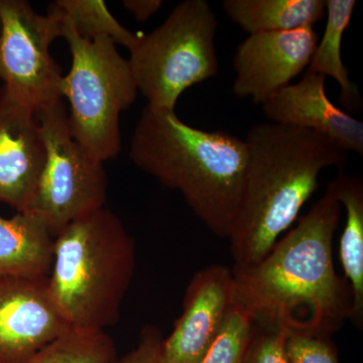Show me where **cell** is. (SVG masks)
<instances>
[{"label":"cell","instance_id":"obj_1","mask_svg":"<svg viewBox=\"0 0 363 363\" xmlns=\"http://www.w3.org/2000/svg\"><path fill=\"white\" fill-rule=\"evenodd\" d=\"M340 202L323 196L255 266L233 269L234 302L253 324L290 334L331 336L352 315V291L334 266Z\"/></svg>","mask_w":363,"mask_h":363},{"label":"cell","instance_id":"obj_2","mask_svg":"<svg viewBox=\"0 0 363 363\" xmlns=\"http://www.w3.org/2000/svg\"><path fill=\"white\" fill-rule=\"evenodd\" d=\"M248 164L240 206L227 235L233 269L271 252L316 192L322 171L344 167L347 152L316 131L264 123L245 138Z\"/></svg>","mask_w":363,"mask_h":363},{"label":"cell","instance_id":"obj_3","mask_svg":"<svg viewBox=\"0 0 363 363\" xmlns=\"http://www.w3.org/2000/svg\"><path fill=\"white\" fill-rule=\"evenodd\" d=\"M130 157L164 187L179 191L209 230L227 238L247 175L245 140L193 128L176 111L145 105L131 138Z\"/></svg>","mask_w":363,"mask_h":363},{"label":"cell","instance_id":"obj_4","mask_svg":"<svg viewBox=\"0 0 363 363\" xmlns=\"http://www.w3.org/2000/svg\"><path fill=\"white\" fill-rule=\"evenodd\" d=\"M135 269V241L119 217L101 208L55 238L50 292L71 328L105 331L118 321Z\"/></svg>","mask_w":363,"mask_h":363},{"label":"cell","instance_id":"obj_5","mask_svg":"<svg viewBox=\"0 0 363 363\" xmlns=\"http://www.w3.org/2000/svg\"><path fill=\"white\" fill-rule=\"evenodd\" d=\"M61 20L62 38L72 56L62 83V96L70 105L71 135L97 161L116 159L121 150L119 117L135 104L138 92L130 61L109 38L84 39Z\"/></svg>","mask_w":363,"mask_h":363},{"label":"cell","instance_id":"obj_6","mask_svg":"<svg viewBox=\"0 0 363 363\" xmlns=\"http://www.w3.org/2000/svg\"><path fill=\"white\" fill-rule=\"evenodd\" d=\"M218 20L205 0H185L130 52L138 90L152 108L175 111L189 88L218 73Z\"/></svg>","mask_w":363,"mask_h":363},{"label":"cell","instance_id":"obj_7","mask_svg":"<svg viewBox=\"0 0 363 363\" xmlns=\"http://www.w3.org/2000/svg\"><path fill=\"white\" fill-rule=\"evenodd\" d=\"M45 161L28 213L39 216L52 238L71 222L105 207L104 162L89 156L71 135L63 99L35 112Z\"/></svg>","mask_w":363,"mask_h":363},{"label":"cell","instance_id":"obj_8","mask_svg":"<svg viewBox=\"0 0 363 363\" xmlns=\"http://www.w3.org/2000/svg\"><path fill=\"white\" fill-rule=\"evenodd\" d=\"M0 80L20 104L37 112L63 99V72L51 45L62 38L61 16L51 6L37 13L26 0H0Z\"/></svg>","mask_w":363,"mask_h":363},{"label":"cell","instance_id":"obj_9","mask_svg":"<svg viewBox=\"0 0 363 363\" xmlns=\"http://www.w3.org/2000/svg\"><path fill=\"white\" fill-rule=\"evenodd\" d=\"M317 42L313 26L250 33L234 55V94L262 105L309 66Z\"/></svg>","mask_w":363,"mask_h":363},{"label":"cell","instance_id":"obj_10","mask_svg":"<svg viewBox=\"0 0 363 363\" xmlns=\"http://www.w3.org/2000/svg\"><path fill=\"white\" fill-rule=\"evenodd\" d=\"M70 328L48 278H0V363H23Z\"/></svg>","mask_w":363,"mask_h":363},{"label":"cell","instance_id":"obj_11","mask_svg":"<svg viewBox=\"0 0 363 363\" xmlns=\"http://www.w3.org/2000/svg\"><path fill=\"white\" fill-rule=\"evenodd\" d=\"M234 304L233 269L211 264L196 272L186 289L183 312L164 338V362L201 363Z\"/></svg>","mask_w":363,"mask_h":363},{"label":"cell","instance_id":"obj_12","mask_svg":"<svg viewBox=\"0 0 363 363\" xmlns=\"http://www.w3.org/2000/svg\"><path fill=\"white\" fill-rule=\"evenodd\" d=\"M45 161L35 112L0 86V203L26 213Z\"/></svg>","mask_w":363,"mask_h":363},{"label":"cell","instance_id":"obj_13","mask_svg":"<svg viewBox=\"0 0 363 363\" xmlns=\"http://www.w3.org/2000/svg\"><path fill=\"white\" fill-rule=\"evenodd\" d=\"M326 78L306 72L296 84L281 88L262 104L272 123L316 131L344 152L363 155V123L327 97Z\"/></svg>","mask_w":363,"mask_h":363},{"label":"cell","instance_id":"obj_14","mask_svg":"<svg viewBox=\"0 0 363 363\" xmlns=\"http://www.w3.org/2000/svg\"><path fill=\"white\" fill-rule=\"evenodd\" d=\"M55 238L33 213L0 216V278H48L54 260Z\"/></svg>","mask_w":363,"mask_h":363},{"label":"cell","instance_id":"obj_15","mask_svg":"<svg viewBox=\"0 0 363 363\" xmlns=\"http://www.w3.org/2000/svg\"><path fill=\"white\" fill-rule=\"evenodd\" d=\"M341 207L345 210V224L339 240V259L344 278L352 291L350 321L358 329L363 323V183L359 176H350L338 168L330 182Z\"/></svg>","mask_w":363,"mask_h":363},{"label":"cell","instance_id":"obj_16","mask_svg":"<svg viewBox=\"0 0 363 363\" xmlns=\"http://www.w3.org/2000/svg\"><path fill=\"white\" fill-rule=\"evenodd\" d=\"M222 7L250 35L313 26L326 16L325 0H224Z\"/></svg>","mask_w":363,"mask_h":363},{"label":"cell","instance_id":"obj_17","mask_svg":"<svg viewBox=\"0 0 363 363\" xmlns=\"http://www.w3.org/2000/svg\"><path fill=\"white\" fill-rule=\"evenodd\" d=\"M327 21L323 35L318 40L307 72L331 77L340 87V100L345 106L357 104V86L351 82L348 70L343 64V35L350 26L357 1L354 0H327Z\"/></svg>","mask_w":363,"mask_h":363},{"label":"cell","instance_id":"obj_18","mask_svg":"<svg viewBox=\"0 0 363 363\" xmlns=\"http://www.w3.org/2000/svg\"><path fill=\"white\" fill-rule=\"evenodd\" d=\"M84 39L109 38L131 52L140 35L124 28L102 0H57L50 4Z\"/></svg>","mask_w":363,"mask_h":363},{"label":"cell","instance_id":"obj_19","mask_svg":"<svg viewBox=\"0 0 363 363\" xmlns=\"http://www.w3.org/2000/svg\"><path fill=\"white\" fill-rule=\"evenodd\" d=\"M116 354L106 332L70 328L23 363H111Z\"/></svg>","mask_w":363,"mask_h":363},{"label":"cell","instance_id":"obj_20","mask_svg":"<svg viewBox=\"0 0 363 363\" xmlns=\"http://www.w3.org/2000/svg\"><path fill=\"white\" fill-rule=\"evenodd\" d=\"M252 328L250 317L240 306L234 304L220 333L201 363H240Z\"/></svg>","mask_w":363,"mask_h":363},{"label":"cell","instance_id":"obj_21","mask_svg":"<svg viewBox=\"0 0 363 363\" xmlns=\"http://www.w3.org/2000/svg\"><path fill=\"white\" fill-rule=\"evenodd\" d=\"M286 334L253 324L240 363H291L286 354Z\"/></svg>","mask_w":363,"mask_h":363},{"label":"cell","instance_id":"obj_22","mask_svg":"<svg viewBox=\"0 0 363 363\" xmlns=\"http://www.w3.org/2000/svg\"><path fill=\"white\" fill-rule=\"evenodd\" d=\"M286 350L291 363H340L331 336L290 334Z\"/></svg>","mask_w":363,"mask_h":363},{"label":"cell","instance_id":"obj_23","mask_svg":"<svg viewBox=\"0 0 363 363\" xmlns=\"http://www.w3.org/2000/svg\"><path fill=\"white\" fill-rule=\"evenodd\" d=\"M164 337L154 325L143 327L140 340L133 350L111 363H164L162 357Z\"/></svg>","mask_w":363,"mask_h":363},{"label":"cell","instance_id":"obj_24","mask_svg":"<svg viewBox=\"0 0 363 363\" xmlns=\"http://www.w3.org/2000/svg\"><path fill=\"white\" fill-rule=\"evenodd\" d=\"M123 6L140 23H145L162 9L161 0H124Z\"/></svg>","mask_w":363,"mask_h":363},{"label":"cell","instance_id":"obj_25","mask_svg":"<svg viewBox=\"0 0 363 363\" xmlns=\"http://www.w3.org/2000/svg\"><path fill=\"white\" fill-rule=\"evenodd\" d=\"M0 30H1V23H0Z\"/></svg>","mask_w":363,"mask_h":363}]
</instances>
